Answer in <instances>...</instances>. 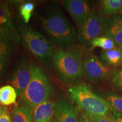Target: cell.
<instances>
[{
  "instance_id": "obj_1",
  "label": "cell",
  "mask_w": 122,
  "mask_h": 122,
  "mask_svg": "<svg viewBox=\"0 0 122 122\" xmlns=\"http://www.w3.org/2000/svg\"><path fill=\"white\" fill-rule=\"evenodd\" d=\"M42 27L53 43L59 46H67L75 40L74 27L58 9H52L42 16Z\"/></svg>"
},
{
  "instance_id": "obj_2",
  "label": "cell",
  "mask_w": 122,
  "mask_h": 122,
  "mask_svg": "<svg viewBox=\"0 0 122 122\" xmlns=\"http://www.w3.org/2000/svg\"><path fill=\"white\" fill-rule=\"evenodd\" d=\"M31 78L26 89L20 94L24 104L31 109L49 100L53 94V87L46 73L36 65H31Z\"/></svg>"
},
{
  "instance_id": "obj_3",
  "label": "cell",
  "mask_w": 122,
  "mask_h": 122,
  "mask_svg": "<svg viewBox=\"0 0 122 122\" xmlns=\"http://www.w3.org/2000/svg\"><path fill=\"white\" fill-rule=\"evenodd\" d=\"M51 59L57 75L62 81L75 83L82 78L83 67L79 51L56 50Z\"/></svg>"
},
{
  "instance_id": "obj_4",
  "label": "cell",
  "mask_w": 122,
  "mask_h": 122,
  "mask_svg": "<svg viewBox=\"0 0 122 122\" xmlns=\"http://www.w3.org/2000/svg\"><path fill=\"white\" fill-rule=\"evenodd\" d=\"M72 99L86 114L109 117L111 106L106 100L93 93L85 84L74 85L68 89Z\"/></svg>"
},
{
  "instance_id": "obj_5",
  "label": "cell",
  "mask_w": 122,
  "mask_h": 122,
  "mask_svg": "<svg viewBox=\"0 0 122 122\" xmlns=\"http://www.w3.org/2000/svg\"><path fill=\"white\" fill-rule=\"evenodd\" d=\"M20 31L24 43L33 56L44 63L52 58L51 44L44 35L27 25H22Z\"/></svg>"
},
{
  "instance_id": "obj_6",
  "label": "cell",
  "mask_w": 122,
  "mask_h": 122,
  "mask_svg": "<svg viewBox=\"0 0 122 122\" xmlns=\"http://www.w3.org/2000/svg\"><path fill=\"white\" fill-rule=\"evenodd\" d=\"M105 18L91 10L89 16L79 28L78 37L82 45H90L92 40L100 37L104 33Z\"/></svg>"
},
{
  "instance_id": "obj_7",
  "label": "cell",
  "mask_w": 122,
  "mask_h": 122,
  "mask_svg": "<svg viewBox=\"0 0 122 122\" xmlns=\"http://www.w3.org/2000/svg\"><path fill=\"white\" fill-rule=\"evenodd\" d=\"M83 71L92 83H101L111 75V70L93 54L86 56L82 61Z\"/></svg>"
},
{
  "instance_id": "obj_8",
  "label": "cell",
  "mask_w": 122,
  "mask_h": 122,
  "mask_svg": "<svg viewBox=\"0 0 122 122\" xmlns=\"http://www.w3.org/2000/svg\"><path fill=\"white\" fill-rule=\"evenodd\" d=\"M62 3L76 25L80 28L87 19L91 11L89 2L85 0H66Z\"/></svg>"
},
{
  "instance_id": "obj_9",
  "label": "cell",
  "mask_w": 122,
  "mask_h": 122,
  "mask_svg": "<svg viewBox=\"0 0 122 122\" xmlns=\"http://www.w3.org/2000/svg\"><path fill=\"white\" fill-rule=\"evenodd\" d=\"M31 65L25 59L21 61L17 66L11 78L13 86L16 91L18 95L26 89L31 78Z\"/></svg>"
},
{
  "instance_id": "obj_10",
  "label": "cell",
  "mask_w": 122,
  "mask_h": 122,
  "mask_svg": "<svg viewBox=\"0 0 122 122\" xmlns=\"http://www.w3.org/2000/svg\"><path fill=\"white\" fill-rule=\"evenodd\" d=\"M103 35L113 40L119 47L122 46V14L105 18Z\"/></svg>"
},
{
  "instance_id": "obj_11",
  "label": "cell",
  "mask_w": 122,
  "mask_h": 122,
  "mask_svg": "<svg viewBox=\"0 0 122 122\" xmlns=\"http://www.w3.org/2000/svg\"><path fill=\"white\" fill-rule=\"evenodd\" d=\"M56 122H79L78 111L65 99L58 102L56 107Z\"/></svg>"
},
{
  "instance_id": "obj_12",
  "label": "cell",
  "mask_w": 122,
  "mask_h": 122,
  "mask_svg": "<svg viewBox=\"0 0 122 122\" xmlns=\"http://www.w3.org/2000/svg\"><path fill=\"white\" fill-rule=\"evenodd\" d=\"M56 105L54 101L50 100L35 107L33 112V122H51Z\"/></svg>"
},
{
  "instance_id": "obj_13",
  "label": "cell",
  "mask_w": 122,
  "mask_h": 122,
  "mask_svg": "<svg viewBox=\"0 0 122 122\" xmlns=\"http://www.w3.org/2000/svg\"><path fill=\"white\" fill-rule=\"evenodd\" d=\"M0 31L7 35L15 34L9 6L4 2H0Z\"/></svg>"
},
{
  "instance_id": "obj_14",
  "label": "cell",
  "mask_w": 122,
  "mask_h": 122,
  "mask_svg": "<svg viewBox=\"0 0 122 122\" xmlns=\"http://www.w3.org/2000/svg\"><path fill=\"white\" fill-rule=\"evenodd\" d=\"M101 58L109 67H120L122 66V50L119 46L112 49L102 50L101 53Z\"/></svg>"
},
{
  "instance_id": "obj_15",
  "label": "cell",
  "mask_w": 122,
  "mask_h": 122,
  "mask_svg": "<svg viewBox=\"0 0 122 122\" xmlns=\"http://www.w3.org/2000/svg\"><path fill=\"white\" fill-rule=\"evenodd\" d=\"M100 11L102 15L108 16L122 14V0L101 1Z\"/></svg>"
},
{
  "instance_id": "obj_16",
  "label": "cell",
  "mask_w": 122,
  "mask_h": 122,
  "mask_svg": "<svg viewBox=\"0 0 122 122\" xmlns=\"http://www.w3.org/2000/svg\"><path fill=\"white\" fill-rule=\"evenodd\" d=\"M12 117L13 122H32V109L25 105H18L13 110Z\"/></svg>"
},
{
  "instance_id": "obj_17",
  "label": "cell",
  "mask_w": 122,
  "mask_h": 122,
  "mask_svg": "<svg viewBox=\"0 0 122 122\" xmlns=\"http://www.w3.org/2000/svg\"><path fill=\"white\" fill-rule=\"evenodd\" d=\"M18 94L11 85H5L0 88V104L9 106L16 102Z\"/></svg>"
},
{
  "instance_id": "obj_18",
  "label": "cell",
  "mask_w": 122,
  "mask_h": 122,
  "mask_svg": "<svg viewBox=\"0 0 122 122\" xmlns=\"http://www.w3.org/2000/svg\"><path fill=\"white\" fill-rule=\"evenodd\" d=\"M91 49L100 48L103 50H107L115 48L117 47V44L113 40L106 36H101L92 40L90 43Z\"/></svg>"
},
{
  "instance_id": "obj_19",
  "label": "cell",
  "mask_w": 122,
  "mask_h": 122,
  "mask_svg": "<svg viewBox=\"0 0 122 122\" xmlns=\"http://www.w3.org/2000/svg\"><path fill=\"white\" fill-rule=\"evenodd\" d=\"M35 4L32 2H24L20 6L19 14L24 23H28L31 18L32 14L35 9Z\"/></svg>"
},
{
  "instance_id": "obj_20",
  "label": "cell",
  "mask_w": 122,
  "mask_h": 122,
  "mask_svg": "<svg viewBox=\"0 0 122 122\" xmlns=\"http://www.w3.org/2000/svg\"><path fill=\"white\" fill-rule=\"evenodd\" d=\"M106 98L111 107L122 114V96L110 93L107 94Z\"/></svg>"
},
{
  "instance_id": "obj_21",
  "label": "cell",
  "mask_w": 122,
  "mask_h": 122,
  "mask_svg": "<svg viewBox=\"0 0 122 122\" xmlns=\"http://www.w3.org/2000/svg\"><path fill=\"white\" fill-rule=\"evenodd\" d=\"M112 84L120 91H122V66L115 68L111 73Z\"/></svg>"
},
{
  "instance_id": "obj_22",
  "label": "cell",
  "mask_w": 122,
  "mask_h": 122,
  "mask_svg": "<svg viewBox=\"0 0 122 122\" xmlns=\"http://www.w3.org/2000/svg\"><path fill=\"white\" fill-rule=\"evenodd\" d=\"M7 57H8V50L5 46L0 49V75L2 74L6 67Z\"/></svg>"
},
{
  "instance_id": "obj_23",
  "label": "cell",
  "mask_w": 122,
  "mask_h": 122,
  "mask_svg": "<svg viewBox=\"0 0 122 122\" xmlns=\"http://www.w3.org/2000/svg\"><path fill=\"white\" fill-rule=\"evenodd\" d=\"M86 115L91 122H114L109 117L96 116L90 115V114H86Z\"/></svg>"
},
{
  "instance_id": "obj_24",
  "label": "cell",
  "mask_w": 122,
  "mask_h": 122,
  "mask_svg": "<svg viewBox=\"0 0 122 122\" xmlns=\"http://www.w3.org/2000/svg\"><path fill=\"white\" fill-rule=\"evenodd\" d=\"M0 122H12L10 113L6 108L2 107L0 111Z\"/></svg>"
},
{
  "instance_id": "obj_25",
  "label": "cell",
  "mask_w": 122,
  "mask_h": 122,
  "mask_svg": "<svg viewBox=\"0 0 122 122\" xmlns=\"http://www.w3.org/2000/svg\"><path fill=\"white\" fill-rule=\"evenodd\" d=\"M109 117L114 122H122V114L117 112L111 107Z\"/></svg>"
},
{
  "instance_id": "obj_26",
  "label": "cell",
  "mask_w": 122,
  "mask_h": 122,
  "mask_svg": "<svg viewBox=\"0 0 122 122\" xmlns=\"http://www.w3.org/2000/svg\"><path fill=\"white\" fill-rule=\"evenodd\" d=\"M78 119L79 122H91L87 115L83 111H80L78 114Z\"/></svg>"
},
{
  "instance_id": "obj_27",
  "label": "cell",
  "mask_w": 122,
  "mask_h": 122,
  "mask_svg": "<svg viewBox=\"0 0 122 122\" xmlns=\"http://www.w3.org/2000/svg\"><path fill=\"white\" fill-rule=\"evenodd\" d=\"M6 46V45L4 42V41H3V38L0 37V49L4 46Z\"/></svg>"
},
{
  "instance_id": "obj_28",
  "label": "cell",
  "mask_w": 122,
  "mask_h": 122,
  "mask_svg": "<svg viewBox=\"0 0 122 122\" xmlns=\"http://www.w3.org/2000/svg\"><path fill=\"white\" fill-rule=\"evenodd\" d=\"M1 109H2V107L0 106V111H1Z\"/></svg>"
},
{
  "instance_id": "obj_29",
  "label": "cell",
  "mask_w": 122,
  "mask_h": 122,
  "mask_svg": "<svg viewBox=\"0 0 122 122\" xmlns=\"http://www.w3.org/2000/svg\"><path fill=\"white\" fill-rule=\"evenodd\" d=\"M120 49H122V46H120Z\"/></svg>"
},
{
  "instance_id": "obj_30",
  "label": "cell",
  "mask_w": 122,
  "mask_h": 122,
  "mask_svg": "<svg viewBox=\"0 0 122 122\" xmlns=\"http://www.w3.org/2000/svg\"></svg>"
}]
</instances>
